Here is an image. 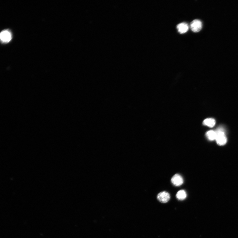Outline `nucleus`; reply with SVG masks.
Returning <instances> with one entry per match:
<instances>
[{"mask_svg": "<svg viewBox=\"0 0 238 238\" xmlns=\"http://www.w3.org/2000/svg\"><path fill=\"white\" fill-rule=\"evenodd\" d=\"M216 132V137L215 140L218 144L221 146L225 145L227 142V138L223 130L219 129Z\"/></svg>", "mask_w": 238, "mask_h": 238, "instance_id": "f257e3e1", "label": "nucleus"}, {"mask_svg": "<svg viewBox=\"0 0 238 238\" xmlns=\"http://www.w3.org/2000/svg\"><path fill=\"white\" fill-rule=\"evenodd\" d=\"M202 23L199 20H193L191 22L190 27L192 31L195 33L199 32L202 28Z\"/></svg>", "mask_w": 238, "mask_h": 238, "instance_id": "f03ea898", "label": "nucleus"}, {"mask_svg": "<svg viewBox=\"0 0 238 238\" xmlns=\"http://www.w3.org/2000/svg\"><path fill=\"white\" fill-rule=\"evenodd\" d=\"M170 195L168 192L164 191L159 193L157 196V199L162 203H166L170 199Z\"/></svg>", "mask_w": 238, "mask_h": 238, "instance_id": "7ed1b4c3", "label": "nucleus"}, {"mask_svg": "<svg viewBox=\"0 0 238 238\" xmlns=\"http://www.w3.org/2000/svg\"><path fill=\"white\" fill-rule=\"evenodd\" d=\"M171 181L172 184L176 186H180L184 182L182 177L178 174H176L172 177Z\"/></svg>", "mask_w": 238, "mask_h": 238, "instance_id": "20e7f679", "label": "nucleus"}, {"mask_svg": "<svg viewBox=\"0 0 238 238\" xmlns=\"http://www.w3.org/2000/svg\"><path fill=\"white\" fill-rule=\"evenodd\" d=\"M0 38L3 42H9L11 39V33L7 30H4L1 33Z\"/></svg>", "mask_w": 238, "mask_h": 238, "instance_id": "39448f33", "label": "nucleus"}, {"mask_svg": "<svg viewBox=\"0 0 238 238\" xmlns=\"http://www.w3.org/2000/svg\"><path fill=\"white\" fill-rule=\"evenodd\" d=\"M177 27L178 32L181 34H184L186 33L188 31L189 29L188 24L184 22L179 24Z\"/></svg>", "mask_w": 238, "mask_h": 238, "instance_id": "423d86ee", "label": "nucleus"}, {"mask_svg": "<svg viewBox=\"0 0 238 238\" xmlns=\"http://www.w3.org/2000/svg\"><path fill=\"white\" fill-rule=\"evenodd\" d=\"M203 124L209 127H212L215 126L216 121L214 119L209 118L205 119L203 122Z\"/></svg>", "mask_w": 238, "mask_h": 238, "instance_id": "0eeeda50", "label": "nucleus"}, {"mask_svg": "<svg viewBox=\"0 0 238 238\" xmlns=\"http://www.w3.org/2000/svg\"><path fill=\"white\" fill-rule=\"evenodd\" d=\"M187 194L186 192L183 190L179 191L177 193L176 197L178 200H184L187 197Z\"/></svg>", "mask_w": 238, "mask_h": 238, "instance_id": "6e6552de", "label": "nucleus"}, {"mask_svg": "<svg viewBox=\"0 0 238 238\" xmlns=\"http://www.w3.org/2000/svg\"><path fill=\"white\" fill-rule=\"evenodd\" d=\"M206 136L207 138L209 140L213 141L216 140V133L215 131L210 130L206 133Z\"/></svg>", "mask_w": 238, "mask_h": 238, "instance_id": "1a4fd4ad", "label": "nucleus"}]
</instances>
